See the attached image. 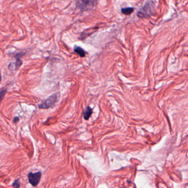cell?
<instances>
[{
    "mask_svg": "<svg viewBox=\"0 0 188 188\" xmlns=\"http://www.w3.org/2000/svg\"><path fill=\"white\" fill-rule=\"evenodd\" d=\"M92 113H93V109L90 107L88 106L86 108L85 112H84V119L86 120H88L90 117Z\"/></svg>",
    "mask_w": 188,
    "mask_h": 188,
    "instance_id": "52a82bcc",
    "label": "cell"
},
{
    "mask_svg": "<svg viewBox=\"0 0 188 188\" xmlns=\"http://www.w3.org/2000/svg\"><path fill=\"white\" fill-rule=\"evenodd\" d=\"M155 12V5L152 1L147 2L145 5L137 12V16L139 18L150 17Z\"/></svg>",
    "mask_w": 188,
    "mask_h": 188,
    "instance_id": "6da1fadb",
    "label": "cell"
},
{
    "mask_svg": "<svg viewBox=\"0 0 188 188\" xmlns=\"http://www.w3.org/2000/svg\"><path fill=\"white\" fill-rule=\"evenodd\" d=\"M74 52L78 54L81 57H84L85 56V51L81 47L75 46L74 48Z\"/></svg>",
    "mask_w": 188,
    "mask_h": 188,
    "instance_id": "8992f818",
    "label": "cell"
},
{
    "mask_svg": "<svg viewBox=\"0 0 188 188\" xmlns=\"http://www.w3.org/2000/svg\"><path fill=\"white\" fill-rule=\"evenodd\" d=\"M134 11V8H122V10H121V12H122L123 15H131L132 13Z\"/></svg>",
    "mask_w": 188,
    "mask_h": 188,
    "instance_id": "ba28073f",
    "label": "cell"
},
{
    "mask_svg": "<svg viewBox=\"0 0 188 188\" xmlns=\"http://www.w3.org/2000/svg\"><path fill=\"white\" fill-rule=\"evenodd\" d=\"M25 54V53L24 52H20L15 55V60H16V61L15 62V70L18 69L20 67L22 66V64H23V61L20 59L22 58V57L24 56Z\"/></svg>",
    "mask_w": 188,
    "mask_h": 188,
    "instance_id": "5b68a950",
    "label": "cell"
},
{
    "mask_svg": "<svg viewBox=\"0 0 188 188\" xmlns=\"http://www.w3.org/2000/svg\"><path fill=\"white\" fill-rule=\"evenodd\" d=\"M59 99V94H54L51 96H49L46 99L42 101L40 103L38 107L40 109H48L49 108L52 107L57 102Z\"/></svg>",
    "mask_w": 188,
    "mask_h": 188,
    "instance_id": "3957f363",
    "label": "cell"
},
{
    "mask_svg": "<svg viewBox=\"0 0 188 188\" xmlns=\"http://www.w3.org/2000/svg\"><path fill=\"white\" fill-rule=\"evenodd\" d=\"M13 186L15 188H19L20 187V181L18 179H17L13 184Z\"/></svg>",
    "mask_w": 188,
    "mask_h": 188,
    "instance_id": "30bf717a",
    "label": "cell"
},
{
    "mask_svg": "<svg viewBox=\"0 0 188 188\" xmlns=\"http://www.w3.org/2000/svg\"><path fill=\"white\" fill-rule=\"evenodd\" d=\"M7 93V90L6 89H1L0 90V103L2 101L3 98L5 96V94Z\"/></svg>",
    "mask_w": 188,
    "mask_h": 188,
    "instance_id": "9c48e42d",
    "label": "cell"
},
{
    "mask_svg": "<svg viewBox=\"0 0 188 188\" xmlns=\"http://www.w3.org/2000/svg\"><path fill=\"white\" fill-rule=\"evenodd\" d=\"M41 177H42V173L40 172L36 173L30 172L28 174V179L30 183L31 184L32 186H36L39 183Z\"/></svg>",
    "mask_w": 188,
    "mask_h": 188,
    "instance_id": "277c9868",
    "label": "cell"
},
{
    "mask_svg": "<svg viewBox=\"0 0 188 188\" xmlns=\"http://www.w3.org/2000/svg\"><path fill=\"white\" fill-rule=\"evenodd\" d=\"M98 0H77V8L81 12L91 10L95 7Z\"/></svg>",
    "mask_w": 188,
    "mask_h": 188,
    "instance_id": "7a4b0ae2",
    "label": "cell"
},
{
    "mask_svg": "<svg viewBox=\"0 0 188 188\" xmlns=\"http://www.w3.org/2000/svg\"><path fill=\"white\" fill-rule=\"evenodd\" d=\"M19 120H20V118L18 117H15L13 120V122L14 123H17Z\"/></svg>",
    "mask_w": 188,
    "mask_h": 188,
    "instance_id": "8fae6325",
    "label": "cell"
},
{
    "mask_svg": "<svg viewBox=\"0 0 188 188\" xmlns=\"http://www.w3.org/2000/svg\"><path fill=\"white\" fill-rule=\"evenodd\" d=\"M2 80V78H1V73H0V82H1V81Z\"/></svg>",
    "mask_w": 188,
    "mask_h": 188,
    "instance_id": "7c38bea8",
    "label": "cell"
}]
</instances>
